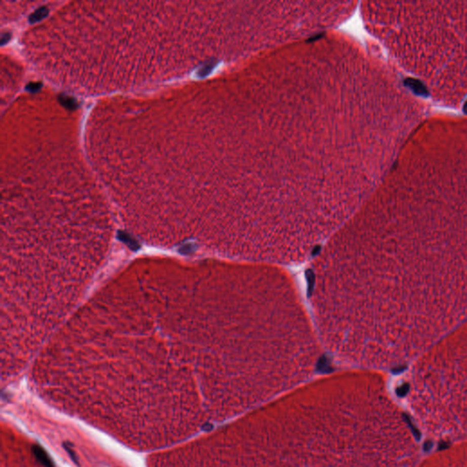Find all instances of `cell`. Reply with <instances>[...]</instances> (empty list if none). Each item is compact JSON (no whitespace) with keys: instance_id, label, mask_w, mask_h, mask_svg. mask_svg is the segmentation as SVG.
Returning <instances> with one entry per match:
<instances>
[{"instance_id":"6da1fadb","label":"cell","mask_w":467,"mask_h":467,"mask_svg":"<svg viewBox=\"0 0 467 467\" xmlns=\"http://www.w3.org/2000/svg\"><path fill=\"white\" fill-rule=\"evenodd\" d=\"M192 162L185 222L217 258L304 261L361 206L372 136L332 60L285 49L217 80Z\"/></svg>"},{"instance_id":"7a4b0ae2","label":"cell","mask_w":467,"mask_h":467,"mask_svg":"<svg viewBox=\"0 0 467 467\" xmlns=\"http://www.w3.org/2000/svg\"><path fill=\"white\" fill-rule=\"evenodd\" d=\"M309 272L322 347L370 371L408 366L467 319V118L422 124Z\"/></svg>"},{"instance_id":"3957f363","label":"cell","mask_w":467,"mask_h":467,"mask_svg":"<svg viewBox=\"0 0 467 467\" xmlns=\"http://www.w3.org/2000/svg\"><path fill=\"white\" fill-rule=\"evenodd\" d=\"M191 467H415L414 432L376 371L307 381L226 421Z\"/></svg>"},{"instance_id":"277c9868","label":"cell","mask_w":467,"mask_h":467,"mask_svg":"<svg viewBox=\"0 0 467 467\" xmlns=\"http://www.w3.org/2000/svg\"><path fill=\"white\" fill-rule=\"evenodd\" d=\"M364 13L407 83L467 112V2L367 3Z\"/></svg>"},{"instance_id":"5b68a950","label":"cell","mask_w":467,"mask_h":467,"mask_svg":"<svg viewBox=\"0 0 467 467\" xmlns=\"http://www.w3.org/2000/svg\"><path fill=\"white\" fill-rule=\"evenodd\" d=\"M405 397L430 439H467V319L412 362Z\"/></svg>"},{"instance_id":"8992f818","label":"cell","mask_w":467,"mask_h":467,"mask_svg":"<svg viewBox=\"0 0 467 467\" xmlns=\"http://www.w3.org/2000/svg\"><path fill=\"white\" fill-rule=\"evenodd\" d=\"M33 452L35 453V455L38 458V460L45 465L46 467H53V464H52V462H51V459L49 457V455L47 454L46 452L42 448L40 447L38 445H35L33 447Z\"/></svg>"},{"instance_id":"52a82bcc","label":"cell","mask_w":467,"mask_h":467,"mask_svg":"<svg viewBox=\"0 0 467 467\" xmlns=\"http://www.w3.org/2000/svg\"><path fill=\"white\" fill-rule=\"evenodd\" d=\"M47 14H48V10H47L46 8L38 9L36 12H34V13L30 16L29 20H30V22H37L38 20L43 19Z\"/></svg>"},{"instance_id":"ba28073f","label":"cell","mask_w":467,"mask_h":467,"mask_svg":"<svg viewBox=\"0 0 467 467\" xmlns=\"http://www.w3.org/2000/svg\"><path fill=\"white\" fill-rule=\"evenodd\" d=\"M60 101L68 108H72L73 107V101L71 99L68 98V97H60Z\"/></svg>"}]
</instances>
